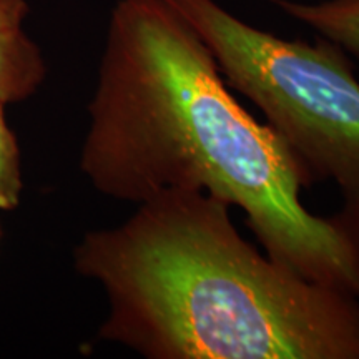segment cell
<instances>
[{"instance_id": "1", "label": "cell", "mask_w": 359, "mask_h": 359, "mask_svg": "<svg viewBox=\"0 0 359 359\" xmlns=\"http://www.w3.org/2000/svg\"><path fill=\"white\" fill-rule=\"evenodd\" d=\"M80 168L103 195L142 203L198 190L238 206L269 258L359 298V206L304 208L311 178L286 142L233 97L218 62L167 0L110 17Z\"/></svg>"}, {"instance_id": "2", "label": "cell", "mask_w": 359, "mask_h": 359, "mask_svg": "<svg viewBox=\"0 0 359 359\" xmlns=\"http://www.w3.org/2000/svg\"><path fill=\"white\" fill-rule=\"evenodd\" d=\"M92 231L75 268L109 296L100 338L148 359H359V298L259 253L226 201L163 190Z\"/></svg>"}, {"instance_id": "3", "label": "cell", "mask_w": 359, "mask_h": 359, "mask_svg": "<svg viewBox=\"0 0 359 359\" xmlns=\"http://www.w3.org/2000/svg\"><path fill=\"white\" fill-rule=\"evenodd\" d=\"M217 58L230 88L262 110L311 182L333 180L359 206V82L331 40H286L246 24L217 0H167Z\"/></svg>"}, {"instance_id": "4", "label": "cell", "mask_w": 359, "mask_h": 359, "mask_svg": "<svg viewBox=\"0 0 359 359\" xmlns=\"http://www.w3.org/2000/svg\"><path fill=\"white\" fill-rule=\"evenodd\" d=\"M291 19L311 27L320 37L339 45L349 55L359 58V0H323L294 2L273 0Z\"/></svg>"}, {"instance_id": "5", "label": "cell", "mask_w": 359, "mask_h": 359, "mask_svg": "<svg viewBox=\"0 0 359 359\" xmlns=\"http://www.w3.org/2000/svg\"><path fill=\"white\" fill-rule=\"evenodd\" d=\"M45 77L43 57L24 30L0 32V102L30 97Z\"/></svg>"}, {"instance_id": "6", "label": "cell", "mask_w": 359, "mask_h": 359, "mask_svg": "<svg viewBox=\"0 0 359 359\" xmlns=\"http://www.w3.org/2000/svg\"><path fill=\"white\" fill-rule=\"evenodd\" d=\"M0 102V210H13L20 201V154L15 135L8 128Z\"/></svg>"}, {"instance_id": "7", "label": "cell", "mask_w": 359, "mask_h": 359, "mask_svg": "<svg viewBox=\"0 0 359 359\" xmlns=\"http://www.w3.org/2000/svg\"><path fill=\"white\" fill-rule=\"evenodd\" d=\"M27 13V0H0V32L22 29Z\"/></svg>"}, {"instance_id": "8", "label": "cell", "mask_w": 359, "mask_h": 359, "mask_svg": "<svg viewBox=\"0 0 359 359\" xmlns=\"http://www.w3.org/2000/svg\"><path fill=\"white\" fill-rule=\"evenodd\" d=\"M0 235H2V233H0Z\"/></svg>"}]
</instances>
